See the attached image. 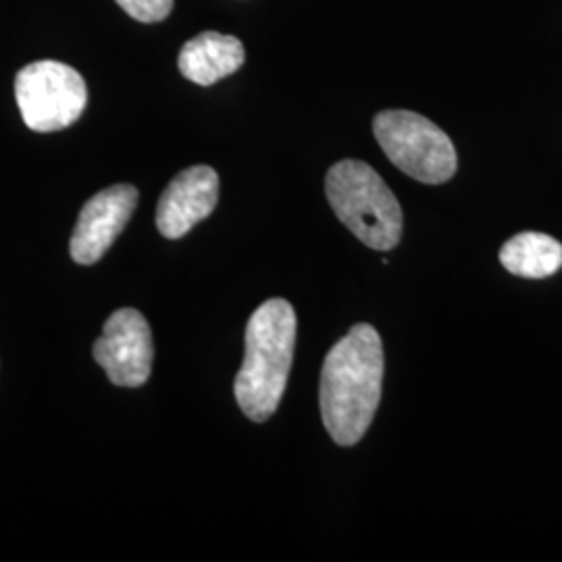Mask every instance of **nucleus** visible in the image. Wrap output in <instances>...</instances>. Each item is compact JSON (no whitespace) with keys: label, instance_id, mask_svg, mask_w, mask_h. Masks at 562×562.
Here are the masks:
<instances>
[{"label":"nucleus","instance_id":"obj_9","mask_svg":"<svg viewBox=\"0 0 562 562\" xmlns=\"http://www.w3.org/2000/svg\"><path fill=\"white\" fill-rule=\"evenodd\" d=\"M244 44L236 36L220 32H202L181 46V76L199 86H213L236 74L244 65Z\"/></svg>","mask_w":562,"mask_h":562},{"label":"nucleus","instance_id":"obj_7","mask_svg":"<svg viewBox=\"0 0 562 562\" xmlns=\"http://www.w3.org/2000/svg\"><path fill=\"white\" fill-rule=\"evenodd\" d=\"M136 204L138 190L130 183L111 186L86 202L69 244L71 259L80 265L101 261L132 220Z\"/></svg>","mask_w":562,"mask_h":562},{"label":"nucleus","instance_id":"obj_4","mask_svg":"<svg viewBox=\"0 0 562 562\" xmlns=\"http://www.w3.org/2000/svg\"><path fill=\"white\" fill-rule=\"evenodd\" d=\"M373 134L385 157L422 183H443L457 173V150L434 121L413 111H383Z\"/></svg>","mask_w":562,"mask_h":562},{"label":"nucleus","instance_id":"obj_1","mask_svg":"<svg viewBox=\"0 0 562 562\" xmlns=\"http://www.w3.org/2000/svg\"><path fill=\"white\" fill-rule=\"evenodd\" d=\"M382 338L375 327L359 323L323 362L319 404L325 429L334 442H361L382 401Z\"/></svg>","mask_w":562,"mask_h":562},{"label":"nucleus","instance_id":"obj_2","mask_svg":"<svg viewBox=\"0 0 562 562\" xmlns=\"http://www.w3.org/2000/svg\"><path fill=\"white\" fill-rule=\"evenodd\" d=\"M296 346V313L281 299L262 302L246 325V352L234 394L250 422H267L280 406Z\"/></svg>","mask_w":562,"mask_h":562},{"label":"nucleus","instance_id":"obj_11","mask_svg":"<svg viewBox=\"0 0 562 562\" xmlns=\"http://www.w3.org/2000/svg\"><path fill=\"white\" fill-rule=\"evenodd\" d=\"M121 9L142 23H159L169 18L173 0H117Z\"/></svg>","mask_w":562,"mask_h":562},{"label":"nucleus","instance_id":"obj_5","mask_svg":"<svg viewBox=\"0 0 562 562\" xmlns=\"http://www.w3.org/2000/svg\"><path fill=\"white\" fill-rule=\"evenodd\" d=\"M21 117L34 132H59L80 120L88 90L80 74L59 60H34L15 78Z\"/></svg>","mask_w":562,"mask_h":562},{"label":"nucleus","instance_id":"obj_3","mask_svg":"<svg viewBox=\"0 0 562 562\" xmlns=\"http://www.w3.org/2000/svg\"><path fill=\"white\" fill-rule=\"evenodd\" d=\"M334 213L362 244L387 252L402 238V209L394 192L367 162H336L325 178Z\"/></svg>","mask_w":562,"mask_h":562},{"label":"nucleus","instance_id":"obj_6","mask_svg":"<svg viewBox=\"0 0 562 562\" xmlns=\"http://www.w3.org/2000/svg\"><path fill=\"white\" fill-rule=\"evenodd\" d=\"M153 357L150 325L136 308L115 311L94 344V359L106 371L111 383L121 387H140L148 382Z\"/></svg>","mask_w":562,"mask_h":562},{"label":"nucleus","instance_id":"obj_10","mask_svg":"<svg viewBox=\"0 0 562 562\" xmlns=\"http://www.w3.org/2000/svg\"><path fill=\"white\" fill-rule=\"evenodd\" d=\"M501 262L506 271L519 278H550L562 267V244L538 232L517 234L504 244Z\"/></svg>","mask_w":562,"mask_h":562},{"label":"nucleus","instance_id":"obj_8","mask_svg":"<svg viewBox=\"0 0 562 562\" xmlns=\"http://www.w3.org/2000/svg\"><path fill=\"white\" fill-rule=\"evenodd\" d=\"M220 201V176L206 165L183 169L162 192L157 227L165 238L178 240L206 220Z\"/></svg>","mask_w":562,"mask_h":562}]
</instances>
